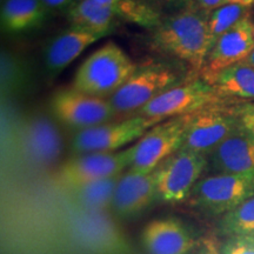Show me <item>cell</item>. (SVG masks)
<instances>
[{
  "label": "cell",
  "instance_id": "cell-1",
  "mask_svg": "<svg viewBox=\"0 0 254 254\" xmlns=\"http://www.w3.org/2000/svg\"><path fill=\"white\" fill-rule=\"evenodd\" d=\"M152 43L160 51L202 71L212 49L208 15L195 6L180 9L164 18L153 30Z\"/></svg>",
  "mask_w": 254,
  "mask_h": 254
},
{
  "label": "cell",
  "instance_id": "cell-2",
  "mask_svg": "<svg viewBox=\"0 0 254 254\" xmlns=\"http://www.w3.org/2000/svg\"><path fill=\"white\" fill-rule=\"evenodd\" d=\"M138 69V65L113 41L105 44L79 66L72 87L94 97H112Z\"/></svg>",
  "mask_w": 254,
  "mask_h": 254
},
{
  "label": "cell",
  "instance_id": "cell-3",
  "mask_svg": "<svg viewBox=\"0 0 254 254\" xmlns=\"http://www.w3.org/2000/svg\"><path fill=\"white\" fill-rule=\"evenodd\" d=\"M68 239L85 254H132L122 230L106 212H90L71 207L65 219Z\"/></svg>",
  "mask_w": 254,
  "mask_h": 254
},
{
  "label": "cell",
  "instance_id": "cell-4",
  "mask_svg": "<svg viewBox=\"0 0 254 254\" xmlns=\"http://www.w3.org/2000/svg\"><path fill=\"white\" fill-rule=\"evenodd\" d=\"M254 195V172L214 173L201 178L187 200L208 215H225Z\"/></svg>",
  "mask_w": 254,
  "mask_h": 254
},
{
  "label": "cell",
  "instance_id": "cell-5",
  "mask_svg": "<svg viewBox=\"0 0 254 254\" xmlns=\"http://www.w3.org/2000/svg\"><path fill=\"white\" fill-rule=\"evenodd\" d=\"M208 167L207 155L179 150L165 159L153 171L158 200L170 204L187 201Z\"/></svg>",
  "mask_w": 254,
  "mask_h": 254
},
{
  "label": "cell",
  "instance_id": "cell-6",
  "mask_svg": "<svg viewBox=\"0 0 254 254\" xmlns=\"http://www.w3.org/2000/svg\"><path fill=\"white\" fill-rule=\"evenodd\" d=\"M163 122L144 116L131 117L114 123H105L77 131L73 135L71 148L74 154L111 153L120 151L138 141L148 129Z\"/></svg>",
  "mask_w": 254,
  "mask_h": 254
},
{
  "label": "cell",
  "instance_id": "cell-7",
  "mask_svg": "<svg viewBox=\"0 0 254 254\" xmlns=\"http://www.w3.org/2000/svg\"><path fill=\"white\" fill-rule=\"evenodd\" d=\"M189 117H174L158 123L129 146L128 170L152 173L165 159L182 148Z\"/></svg>",
  "mask_w": 254,
  "mask_h": 254
},
{
  "label": "cell",
  "instance_id": "cell-8",
  "mask_svg": "<svg viewBox=\"0 0 254 254\" xmlns=\"http://www.w3.org/2000/svg\"><path fill=\"white\" fill-rule=\"evenodd\" d=\"M128 147L111 153L74 154L59 166L55 176L56 184L62 190H68L122 176L131 165Z\"/></svg>",
  "mask_w": 254,
  "mask_h": 254
},
{
  "label": "cell",
  "instance_id": "cell-9",
  "mask_svg": "<svg viewBox=\"0 0 254 254\" xmlns=\"http://www.w3.org/2000/svg\"><path fill=\"white\" fill-rule=\"evenodd\" d=\"M220 98L209 82L196 79L170 87L136 114L147 118L166 120L213 106Z\"/></svg>",
  "mask_w": 254,
  "mask_h": 254
},
{
  "label": "cell",
  "instance_id": "cell-10",
  "mask_svg": "<svg viewBox=\"0 0 254 254\" xmlns=\"http://www.w3.org/2000/svg\"><path fill=\"white\" fill-rule=\"evenodd\" d=\"M240 128L236 111L208 106L190 114L182 148L208 155Z\"/></svg>",
  "mask_w": 254,
  "mask_h": 254
},
{
  "label": "cell",
  "instance_id": "cell-11",
  "mask_svg": "<svg viewBox=\"0 0 254 254\" xmlns=\"http://www.w3.org/2000/svg\"><path fill=\"white\" fill-rule=\"evenodd\" d=\"M177 84L178 77L172 69L160 65L144 66L138 67L109 100L116 113H138L154 98Z\"/></svg>",
  "mask_w": 254,
  "mask_h": 254
},
{
  "label": "cell",
  "instance_id": "cell-12",
  "mask_svg": "<svg viewBox=\"0 0 254 254\" xmlns=\"http://www.w3.org/2000/svg\"><path fill=\"white\" fill-rule=\"evenodd\" d=\"M51 111L59 122L75 132L109 123L116 114L109 99L85 94L73 87L63 88L52 95Z\"/></svg>",
  "mask_w": 254,
  "mask_h": 254
},
{
  "label": "cell",
  "instance_id": "cell-13",
  "mask_svg": "<svg viewBox=\"0 0 254 254\" xmlns=\"http://www.w3.org/2000/svg\"><path fill=\"white\" fill-rule=\"evenodd\" d=\"M17 147L30 163L49 166L62 154L63 138L52 120L44 114H34L18 126Z\"/></svg>",
  "mask_w": 254,
  "mask_h": 254
},
{
  "label": "cell",
  "instance_id": "cell-14",
  "mask_svg": "<svg viewBox=\"0 0 254 254\" xmlns=\"http://www.w3.org/2000/svg\"><path fill=\"white\" fill-rule=\"evenodd\" d=\"M254 50V26L249 15L222 34L209 51L202 75L209 82L218 73L243 63Z\"/></svg>",
  "mask_w": 254,
  "mask_h": 254
},
{
  "label": "cell",
  "instance_id": "cell-15",
  "mask_svg": "<svg viewBox=\"0 0 254 254\" xmlns=\"http://www.w3.org/2000/svg\"><path fill=\"white\" fill-rule=\"evenodd\" d=\"M158 199L154 174L127 170L119 178L111 209L118 218L131 219L140 215Z\"/></svg>",
  "mask_w": 254,
  "mask_h": 254
},
{
  "label": "cell",
  "instance_id": "cell-16",
  "mask_svg": "<svg viewBox=\"0 0 254 254\" xmlns=\"http://www.w3.org/2000/svg\"><path fill=\"white\" fill-rule=\"evenodd\" d=\"M140 239L148 254H189L199 241L177 218L154 219L142 228Z\"/></svg>",
  "mask_w": 254,
  "mask_h": 254
},
{
  "label": "cell",
  "instance_id": "cell-17",
  "mask_svg": "<svg viewBox=\"0 0 254 254\" xmlns=\"http://www.w3.org/2000/svg\"><path fill=\"white\" fill-rule=\"evenodd\" d=\"M101 38L104 37L75 27H69L53 38L47 44L44 53L45 69L50 78L60 74L87 47Z\"/></svg>",
  "mask_w": 254,
  "mask_h": 254
},
{
  "label": "cell",
  "instance_id": "cell-18",
  "mask_svg": "<svg viewBox=\"0 0 254 254\" xmlns=\"http://www.w3.org/2000/svg\"><path fill=\"white\" fill-rule=\"evenodd\" d=\"M207 158L208 166L215 173L254 172V140L240 128L222 141Z\"/></svg>",
  "mask_w": 254,
  "mask_h": 254
},
{
  "label": "cell",
  "instance_id": "cell-19",
  "mask_svg": "<svg viewBox=\"0 0 254 254\" xmlns=\"http://www.w3.org/2000/svg\"><path fill=\"white\" fill-rule=\"evenodd\" d=\"M68 23L71 27L92 32L106 37L116 26L117 17L112 7L101 5L93 0H75L67 12Z\"/></svg>",
  "mask_w": 254,
  "mask_h": 254
},
{
  "label": "cell",
  "instance_id": "cell-20",
  "mask_svg": "<svg viewBox=\"0 0 254 254\" xmlns=\"http://www.w3.org/2000/svg\"><path fill=\"white\" fill-rule=\"evenodd\" d=\"M50 9L41 0H5L1 5V26L9 33L33 30L43 24Z\"/></svg>",
  "mask_w": 254,
  "mask_h": 254
},
{
  "label": "cell",
  "instance_id": "cell-21",
  "mask_svg": "<svg viewBox=\"0 0 254 254\" xmlns=\"http://www.w3.org/2000/svg\"><path fill=\"white\" fill-rule=\"evenodd\" d=\"M119 178L120 176L65 190L71 207L80 211L107 212L112 207L114 190Z\"/></svg>",
  "mask_w": 254,
  "mask_h": 254
},
{
  "label": "cell",
  "instance_id": "cell-22",
  "mask_svg": "<svg viewBox=\"0 0 254 254\" xmlns=\"http://www.w3.org/2000/svg\"><path fill=\"white\" fill-rule=\"evenodd\" d=\"M209 84L220 97L254 99V67L236 64L218 73Z\"/></svg>",
  "mask_w": 254,
  "mask_h": 254
},
{
  "label": "cell",
  "instance_id": "cell-23",
  "mask_svg": "<svg viewBox=\"0 0 254 254\" xmlns=\"http://www.w3.org/2000/svg\"><path fill=\"white\" fill-rule=\"evenodd\" d=\"M113 9L119 19L152 31L164 20L163 12L142 0H120Z\"/></svg>",
  "mask_w": 254,
  "mask_h": 254
},
{
  "label": "cell",
  "instance_id": "cell-24",
  "mask_svg": "<svg viewBox=\"0 0 254 254\" xmlns=\"http://www.w3.org/2000/svg\"><path fill=\"white\" fill-rule=\"evenodd\" d=\"M218 230L221 236L226 238L254 234V195L222 215L218 224Z\"/></svg>",
  "mask_w": 254,
  "mask_h": 254
},
{
  "label": "cell",
  "instance_id": "cell-25",
  "mask_svg": "<svg viewBox=\"0 0 254 254\" xmlns=\"http://www.w3.org/2000/svg\"><path fill=\"white\" fill-rule=\"evenodd\" d=\"M250 8L240 5L226 4L215 9L208 15V30L212 40V47L222 34L231 30L241 19L249 15Z\"/></svg>",
  "mask_w": 254,
  "mask_h": 254
},
{
  "label": "cell",
  "instance_id": "cell-26",
  "mask_svg": "<svg viewBox=\"0 0 254 254\" xmlns=\"http://www.w3.org/2000/svg\"><path fill=\"white\" fill-rule=\"evenodd\" d=\"M221 254H254V234L228 237L221 246Z\"/></svg>",
  "mask_w": 254,
  "mask_h": 254
},
{
  "label": "cell",
  "instance_id": "cell-27",
  "mask_svg": "<svg viewBox=\"0 0 254 254\" xmlns=\"http://www.w3.org/2000/svg\"><path fill=\"white\" fill-rule=\"evenodd\" d=\"M195 254H221V247H219L218 240L214 237H206L199 241Z\"/></svg>",
  "mask_w": 254,
  "mask_h": 254
},
{
  "label": "cell",
  "instance_id": "cell-28",
  "mask_svg": "<svg viewBox=\"0 0 254 254\" xmlns=\"http://www.w3.org/2000/svg\"><path fill=\"white\" fill-rule=\"evenodd\" d=\"M193 4L198 9L209 15L215 9L226 5L225 0H193Z\"/></svg>",
  "mask_w": 254,
  "mask_h": 254
},
{
  "label": "cell",
  "instance_id": "cell-29",
  "mask_svg": "<svg viewBox=\"0 0 254 254\" xmlns=\"http://www.w3.org/2000/svg\"><path fill=\"white\" fill-rule=\"evenodd\" d=\"M237 114L239 116L241 129H243L244 132H246L247 134H249L251 138L254 140V114L253 113H240V112H237Z\"/></svg>",
  "mask_w": 254,
  "mask_h": 254
},
{
  "label": "cell",
  "instance_id": "cell-30",
  "mask_svg": "<svg viewBox=\"0 0 254 254\" xmlns=\"http://www.w3.org/2000/svg\"><path fill=\"white\" fill-rule=\"evenodd\" d=\"M50 11L67 12L75 0H41Z\"/></svg>",
  "mask_w": 254,
  "mask_h": 254
},
{
  "label": "cell",
  "instance_id": "cell-31",
  "mask_svg": "<svg viewBox=\"0 0 254 254\" xmlns=\"http://www.w3.org/2000/svg\"><path fill=\"white\" fill-rule=\"evenodd\" d=\"M142 1L147 2L151 6H153L157 9H159L160 12H164V9L173 7L172 5V0H142Z\"/></svg>",
  "mask_w": 254,
  "mask_h": 254
},
{
  "label": "cell",
  "instance_id": "cell-32",
  "mask_svg": "<svg viewBox=\"0 0 254 254\" xmlns=\"http://www.w3.org/2000/svg\"><path fill=\"white\" fill-rule=\"evenodd\" d=\"M226 4H233V5H240L244 7L251 8L254 6V0H225Z\"/></svg>",
  "mask_w": 254,
  "mask_h": 254
},
{
  "label": "cell",
  "instance_id": "cell-33",
  "mask_svg": "<svg viewBox=\"0 0 254 254\" xmlns=\"http://www.w3.org/2000/svg\"><path fill=\"white\" fill-rule=\"evenodd\" d=\"M237 112L240 113H253L254 114V103H247L244 105H240L236 109Z\"/></svg>",
  "mask_w": 254,
  "mask_h": 254
},
{
  "label": "cell",
  "instance_id": "cell-34",
  "mask_svg": "<svg viewBox=\"0 0 254 254\" xmlns=\"http://www.w3.org/2000/svg\"><path fill=\"white\" fill-rule=\"evenodd\" d=\"M172 5L173 7L174 6H178V7H182V9L194 6V4H193V0H172Z\"/></svg>",
  "mask_w": 254,
  "mask_h": 254
},
{
  "label": "cell",
  "instance_id": "cell-35",
  "mask_svg": "<svg viewBox=\"0 0 254 254\" xmlns=\"http://www.w3.org/2000/svg\"><path fill=\"white\" fill-rule=\"evenodd\" d=\"M95 2H99L101 5H105V6H109V7H114L120 0H93Z\"/></svg>",
  "mask_w": 254,
  "mask_h": 254
},
{
  "label": "cell",
  "instance_id": "cell-36",
  "mask_svg": "<svg viewBox=\"0 0 254 254\" xmlns=\"http://www.w3.org/2000/svg\"><path fill=\"white\" fill-rule=\"evenodd\" d=\"M243 64H245V65H249L251 67H254V50L252 51V53L247 57V58L244 60Z\"/></svg>",
  "mask_w": 254,
  "mask_h": 254
},
{
  "label": "cell",
  "instance_id": "cell-37",
  "mask_svg": "<svg viewBox=\"0 0 254 254\" xmlns=\"http://www.w3.org/2000/svg\"><path fill=\"white\" fill-rule=\"evenodd\" d=\"M251 8H252V9H250L249 17H250L251 21H252V24H253V26H254V6H252V7H251Z\"/></svg>",
  "mask_w": 254,
  "mask_h": 254
},
{
  "label": "cell",
  "instance_id": "cell-38",
  "mask_svg": "<svg viewBox=\"0 0 254 254\" xmlns=\"http://www.w3.org/2000/svg\"><path fill=\"white\" fill-rule=\"evenodd\" d=\"M2 1H4V0H2Z\"/></svg>",
  "mask_w": 254,
  "mask_h": 254
}]
</instances>
